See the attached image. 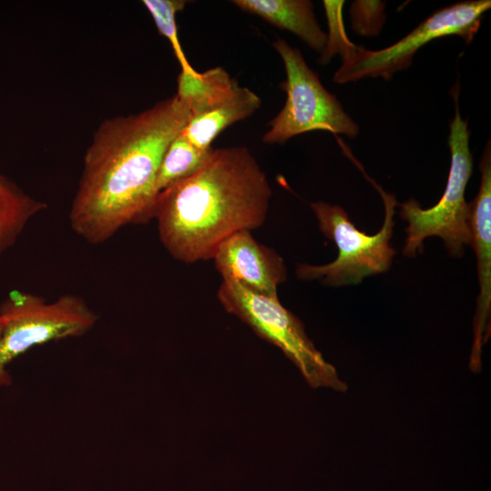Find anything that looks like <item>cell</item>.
<instances>
[{
	"label": "cell",
	"mask_w": 491,
	"mask_h": 491,
	"mask_svg": "<svg viewBox=\"0 0 491 491\" xmlns=\"http://www.w3.org/2000/svg\"><path fill=\"white\" fill-rule=\"evenodd\" d=\"M240 10L297 35L313 50L322 53L326 34L319 26L308 0H233Z\"/></svg>",
	"instance_id": "8fae6325"
},
{
	"label": "cell",
	"mask_w": 491,
	"mask_h": 491,
	"mask_svg": "<svg viewBox=\"0 0 491 491\" xmlns=\"http://www.w3.org/2000/svg\"><path fill=\"white\" fill-rule=\"evenodd\" d=\"M385 3L379 1H356L351 7L354 30L359 35H373L379 33L385 21Z\"/></svg>",
	"instance_id": "ac0fdd59"
},
{
	"label": "cell",
	"mask_w": 491,
	"mask_h": 491,
	"mask_svg": "<svg viewBox=\"0 0 491 491\" xmlns=\"http://www.w3.org/2000/svg\"><path fill=\"white\" fill-rule=\"evenodd\" d=\"M46 208L0 174V255L12 246L27 223Z\"/></svg>",
	"instance_id": "5bb4252c"
},
{
	"label": "cell",
	"mask_w": 491,
	"mask_h": 491,
	"mask_svg": "<svg viewBox=\"0 0 491 491\" xmlns=\"http://www.w3.org/2000/svg\"><path fill=\"white\" fill-rule=\"evenodd\" d=\"M273 46L286 69V79L280 88L286 93V101L269 122L270 128L265 133L263 142L283 144L314 130L356 137L359 132L357 124L346 113L336 96L324 87L301 52L283 38L276 39Z\"/></svg>",
	"instance_id": "52a82bcc"
},
{
	"label": "cell",
	"mask_w": 491,
	"mask_h": 491,
	"mask_svg": "<svg viewBox=\"0 0 491 491\" xmlns=\"http://www.w3.org/2000/svg\"><path fill=\"white\" fill-rule=\"evenodd\" d=\"M0 386L11 384L7 366L33 346L79 336L93 328L97 315L79 296L66 294L46 302L40 296L13 290L0 305Z\"/></svg>",
	"instance_id": "8992f818"
},
{
	"label": "cell",
	"mask_w": 491,
	"mask_h": 491,
	"mask_svg": "<svg viewBox=\"0 0 491 491\" xmlns=\"http://www.w3.org/2000/svg\"><path fill=\"white\" fill-rule=\"evenodd\" d=\"M490 7V0L466 1L446 6L435 12L398 42L377 51L353 44L341 55L342 65L333 80L337 84L366 77L389 80L396 72L410 65L420 47L436 38L457 35L470 42L480 26L482 15Z\"/></svg>",
	"instance_id": "ba28073f"
},
{
	"label": "cell",
	"mask_w": 491,
	"mask_h": 491,
	"mask_svg": "<svg viewBox=\"0 0 491 491\" xmlns=\"http://www.w3.org/2000/svg\"><path fill=\"white\" fill-rule=\"evenodd\" d=\"M238 83L222 67L197 72L181 70L176 95L185 102L191 115L202 113L227 97Z\"/></svg>",
	"instance_id": "4fadbf2b"
},
{
	"label": "cell",
	"mask_w": 491,
	"mask_h": 491,
	"mask_svg": "<svg viewBox=\"0 0 491 491\" xmlns=\"http://www.w3.org/2000/svg\"><path fill=\"white\" fill-rule=\"evenodd\" d=\"M191 113L176 95L128 115L104 120L84 157L69 213L72 229L92 245L154 218L163 155Z\"/></svg>",
	"instance_id": "6da1fadb"
},
{
	"label": "cell",
	"mask_w": 491,
	"mask_h": 491,
	"mask_svg": "<svg viewBox=\"0 0 491 491\" xmlns=\"http://www.w3.org/2000/svg\"><path fill=\"white\" fill-rule=\"evenodd\" d=\"M213 147L201 149L181 132L166 148L156 176L158 195L169 186L196 173L210 158Z\"/></svg>",
	"instance_id": "9a60e30c"
},
{
	"label": "cell",
	"mask_w": 491,
	"mask_h": 491,
	"mask_svg": "<svg viewBox=\"0 0 491 491\" xmlns=\"http://www.w3.org/2000/svg\"><path fill=\"white\" fill-rule=\"evenodd\" d=\"M3 327H4V323H3V320L0 316V337H1V335H2V332H3Z\"/></svg>",
	"instance_id": "d6986e66"
},
{
	"label": "cell",
	"mask_w": 491,
	"mask_h": 491,
	"mask_svg": "<svg viewBox=\"0 0 491 491\" xmlns=\"http://www.w3.org/2000/svg\"><path fill=\"white\" fill-rule=\"evenodd\" d=\"M217 299L224 309L246 323L259 337L278 347L313 388L345 392L347 385L308 338L301 320L278 297L247 290L237 282L223 280Z\"/></svg>",
	"instance_id": "277c9868"
},
{
	"label": "cell",
	"mask_w": 491,
	"mask_h": 491,
	"mask_svg": "<svg viewBox=\"0 0 491 491\" xmlns=\"http://www.w3.org/2000/svg\"><path fill=\"white\" fill-rule=\"evenodd\" d=\"M272 190L246 146L214 148L194 175L162 191L154 218L159 238L176 260L213 259L219 246L266 219Z\"/></svg>",
	"instance_id": "7a4b0ae2"
},
{
	"label": "cell",
	"mask_w": 491,
	"mask_h": 491,
	"mask_svg": "<svg viewBox=\"0 0 491 491\" xmlns=\"http://www.w3.org/2000/svg\"><path fill=\"white\" fill-rule=\"evenodd\" d=\"M260 105L261 98L254 91L237 85L224 100L202 113L190 115L182 133L195 146L208 149L223 130L249 117Z\"/></svg>",
	"instance_id": "7c38bea8"
},
{
	"label": "cell",
	"mask_w": 491,
	"mask_h": 491,
	"mask_svg": "<svg viewBox=\"0 0 491 491\" xmlns=\"http://www.w3.org/2000/svg\"><path fill=\"white\" fill-rule=\"evenodd\" d=\"M344 3V1H323L329 32L326 35V46L318 60L321 64L329 63L330 59L336 54H340L342 55L343 53L353 45V43L348 40L345 31L342 15Z\"/></svg>",
	"instance_id": "e0dca14e"
},
{
	"label": "cell",
	"mask_w": 491,
	"mask_h": 491,
	"mask_svg": "<svg viewBox=\"0 0 491 491\" xmlns=\"http://www.w3.org/2000/svg\"><path fill=\"white\" fill-rule=\"evenodd\" d=\"M144 5L152 15L160 35L171 44L176 58L181 65V70L190 69L177 35L175 16L183 11L187 4L185 0H144Z\"/></svg>",
	"instance_id": "2e32d148"
},
{
	"label": "cell",
	"mask_w": 491,
	"mask_h": 491,
	"mask_svg": "<svg viewBox=\"0 0 491 491\" xmlns=\"http://www.w3.org/2000/svg\"><path fill=\"white\" fill-rule=\"evenodd\" d=\"M458 92L454 96L455 116L450 123L448 145L451 164L447 183L439 201L427 209L421 208L415 199L400 205V216L407 221L406 238L403 254L415 256L423 251V243L431 236L440 237L448 252L459 256L466 246L471 245L469 207L465 192L473 171V159L469 149L467 122L461 118Z\"/></svg>",
	"instance_id": "5b68a950"
},
{
	"label": "cell",
	"mask_w": 491,
	"mask_h": 491,
	"mask_svg": "<svg viewBox=\"0 0 491 491\" xmlns=\"http://www.w3.org/2000/svg\"><path fill=\"white\" fill-rule=\"evenodd\" d=\"M375 186L384 201L385 218L380 230L372 235L357 229L341 206L322 201L310 204L321 232L336 245L338 254L326 265H299L296 269L299 279L340 286L358 284L366 276L389 269L396 254L389 244L396 202L393 195Z\"/></svg>",
	"instance_id": "3957f363"
},
{
	"label": "cell",
	"mask_w": 491,
	"mask_h": 491,
	"mask_svg": "<svg viewBox=\"0 0 491 491\" xmlns=\"http://www.w3.org/2000/svg\"><path fill=\"white\" fill-rule=\"evenodd\" d=\"M213 259L223 280H234L264 296L278 297L277 287L286 280L283 258L258 243L250 231L237 232L225 240Z\"/></svg>",
	"instance_id": "30bf717a"
},
{
	"label": "cell",
	"mask_w": 491,
	"mask_h": 491,
	"mask_svg": "<svg viewBox=\"0 0 491 491\" xmlns=\"http://www.w3.org/2000/svg\"><path fill=\"white\" fill-rule=\"evenodd\" d=\"M481 183L477 195L469 207L471 246L477 259L479 294L474 317V339L469 366L473 372L481 369L482 347L490 336L491 313V150L490 142L479 165Z\"/></svg>",
	"instance_id": "9c48e42d"
}]
</instances>
